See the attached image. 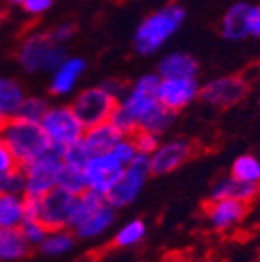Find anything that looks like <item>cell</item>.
<instances>
[{
  "label": "cell",
  "mask_w": 260,
  "mask_h": 262,
  "mask_svg": "<svg viewBox=\"0 0 260 262\" xmlns=\"http://www.w3.org/2000/svg\"><path fill=\"white\" fill-rule=\"evenodd\" d=\"M0 137L9 146L18 166L31 162L33 159H37L51 146V140L40 122H31V120L20 119L16 115L4 120L0 127Z\"/></svg>",
  "instance_id": "obj_1"
},
{
  "label": "cell",
  "mask_w": 260,
  "mask_h": 262,
  "mask_svg": "<svg viewBox=\"0 0 260 262\" xmlns=\"http://www.w3.org/2000/svg\"><path fill=\"white\" fill-rule=\"evenodd\" d=\"M184 9L180 6H167L140 24L135 35V49L140 55L155 53L184 22Z\"/></svg>",
  "instance_id": "obj_2"
},
{
  "label": "cell",
  "mask_w": 260,
  "mask_h": 262,
  "mask_svg": "<svg viewBox=\"0 0 260 262\" xmlns=\"http://www.w3.org/2000/svg\"><path fill=\"white\" fill-rule=\"evenodd\" d=\"M62 153H64V147L51 144L42 155L20 166L26 177L24 195L44 196L46 193L57 186V175L64 166Z\"/></svg>",
  "instance_id": "obj_3"
},
{
  "label": "cell",
  "mask_w": 260,
  "mask_h": 262,
  "mask_svg": "<svg viewBox=\"0 0 260 262\" xmlns=\"http://www.w3.org/2000/svg\"><path fill=\"white\" fill-rule=\"evenodd\" d=\"M151 175V157L144 153H137L135 159L124 169V175L120 177L117 184L113 186L106 195V201L111 208L120 209L133 204L137 196L140 195L147 177Z\"/></svg>",
  "instance_id": "obj_4"
},
{
  "label": "cell",
  "mask_w": 260,
  "mask_h": 262,
  "mask_svg": "<svg viewBox=\"0 0 260 262\" xmlns=\"http://www.w3.org/2000/svg\"><path fill=\"white\" fill-rule=\"evenodd\" d=\"M117 106H118L117 97L107 93L100 86V88H91V90L82 91L73 100V106L71 107H73L78 120L88 129L91 126H97V124L110 120Z\"/></svg>",
  "instance_id": "obj_5"
},
{
  "label": "cell",
  "mask_w": 260,
  "mask_h": 262,
  "mask_svg": "<svg viewBox=\"0 0 260 262\" xmlns=\"http://www.w3.org/2000/svg\"><path fill=\"white\" fill-rule=\"evenodd\" d=\"M124 169H126V164L120 162L113 151L93 155L84 166L88 189H93L106 196L124 175Z\"/></svg>",
  "instance_id": "obj_6"
},
{
  "label": "cell",
  "mask_w": 260,
  "mask_h": 262,
  "mask_svg": "<svg viewBox=\"0 0 260 262\" xmlns=\"http://www.w3.org/2000/svg\"><path fill=\"white\" fill-rule=\"evenodd\" d=\"M40 124L46 133H48L51 144H57V146L62 147L80 140L85 133L84 124L78 120L73 107L68 106L48 110V113L44 115Z\"/></svg>",
  "instance_id": "obj_7"
},
{
  "label": "cell",
  "mask_w": 260,
  "mask_h": 262,
  "mask_svg": "<svg viewBox=\"0 0 260 262\" xmlns=\"http://www.w3.org/2000/svg\"><path fill=\"white\" fill-rule=\"evenodd\" d=\"M249 91V84L244 77L231 75L216 80L207 82L202 90H199V97L202 102L215 107H229L242 102Z\"/></svg>",
  "instance_id": "obj_8"
},
{
  "label": "cell",
  "mask_w": 260,
  "mask_h": 262,
  "mask_svg": "<svg viewBox=\"0 0 260 262\" xmlns=\"http://www.w3.org/2000/svg\"><path fill=\"white\" fill-rule=\"evenodd\" d=\"M75 196L66 189L55 186L51 191H48L44 196H40V219L38 221L49 229H69L71 222V213H73Z\"/></svg>",
  "instance_id": "obj_9"
},
{
  "label": "cell",
  "mask_w": 260,
  "mask_h": 262,
  "mask_svg": "<svg viewBox=\"0 0 260 262\" xmlns=\"http://www.w3.org/2000/svg\"><path fill=\"white\" fill-rule=\"evenodd\" d=\"M197 95H199V84H197L195 77L162 78L155 91L157 100L171 111H179L186 107Z\"/></svg>",
  "instance_id": "obj_10"
},
{
  "label": "cell",
  "mask_w": 260,
  "mask_h": 262,
  "mask_svg": "<svg viewBox=\"0 0 260 262\" xmlns=\"http://www.w3.org/2000/svg\"><path fill=\"white\" fill-rule=\"evenodd\" d=\"M195 146L186 140H171V142L160 144L151 153V175H166L175 171L184 162L195 155Z\"/></svg>",
  "instance_id": "obj_11"
},
{
  "label": "cell",
  "mask_w": 260,
  "mask_h": 262,
  "mask_svg": "<svg viewBox=\"0 0 260 262\" xmlns=\"http://www.w3.org/2000/svg\"><path fill=\"white\" fill-rule=\"evenodd\" d=\"M204 215L215 229L228 231L244 221L248 204L235 199H209L204 204Z\"/></svg>",
  "instance_id": "obj_12"
},
{
  "label": "cell",
  "mask_w": 260,
  "mask_h": 262,
  "mask_svg": "<svg viewBox=\"0 0 260 262\" xmlns=\"http://www.w3.org/2000/svg\"><path fill=\"white\" fill-rule=\"evenodd\" d=\"M124 137L126 135L113 122L106 120V122H100L97 126L88 127L82 139H84L85 146H88L91 157H93V155H102V153L111 151Z\"/></svg>",
  "instance_id": "obj_13"
},
{
  "label": "cell",
  "mask_w": 260,
  "mask_h": 262,
  "mask_svg": "<svg viewBox=\"0 0 260 262\" xmlns=\"http://www.w3.org/2000/svg\"><path fill=\"white\" fill-rule=\"evenodd\" d=\"M55 42L51 40L49 33H37L26 38L22 44L20 51H18V62L22 64L26 71H37L44 68L46 55L49 53V49L53 48Z\"/></svg>",
  "instance_id": "obj_14"
},
{
  "label": "cell",
  "mask_w": 260,
  "mask_h": 262,
  "mask_svg": "<svg viewBox=\"0 0 260 262\" xmlns=\"http://www.w3.org/2000/svg\"><path fill=\"white\" fill-rule=\"evenodd\" d=\"M258 193L260 184H251V182H244V180H239L235 177H228V179L219 180L213 186L209 199H235V201L249 204L253 199L258 196Z\"/></svg>",
  "instance_id": "obj_15"
},
{
  "label": "cell",
  "mask_w": 260,
  "mask_h": 262,
  "mask_svg": "<svg viewBox=\"0 0 260 262\" xmlns=\"http://www.w3.org/2000/svg\"><path fill=\"white\" fill-rule=\"evenodd\" d=\"M31 246L20 228H0V262H16L29 255Z\"/></svg>",
  "instance_id": "obj_16"
},
{
  "label": "cell",
  "mask_w": 260,
  "mask_h": 262,
  "mask_svg": "<svg viewBox=\"0 0 260 262\" xmlns=\"http://www.w3.org/2000/svg\"><path fill=\"white\" fill-rule=\"evenodd\" d=\"M106 204H107L106 196L93 191V189H85L84 193L77 195L75 196V206H73V213H71L69 229L78 228L82 222H85L91 215H95L102 206H106Z\"/></svg>",
  "instance_id": "obj_17"
},
{
  "label": "cell",
  "mask_w": 260,
  "mask_h": 262,
  "mask_svg": "<svg viewBox=\"0 0 260 262\" xmlns=\"http://www.w3.org/2000/svg\"><path fill=\"white\" fill-rule=\"evenodd\" d=\"M199 71V62L186 53H173L162 58L159 64V73L162 78H182L195 77Z\"/></svg>",
  "instance_id": "obj_18"
},
{
  "label": "cell",
  "mask_w": 260,
  "mask_h": 262,
  "mask_svg": "<svg viewBox=\"0 0 260 262\" xmlns=\"http://www.w3.org/2000/svg\"><path fill=\"white\" fill-rule=\"evenodd\" d=\"M24 221V195L0 193V228H20Z\"/></svg>",
  "instance_id": "obj_19"
},
{
  "label": "cell",
  "mask_w": 260,
  "mask_h": 262,
  "mask_svg": "<svg viewBox=\"0 0 260 262\" xmlns=\"http://www.w3.org/2000/svg\"><path fill=\"white\" fill-rule=\"evenodd\" d=\"M248 11L249 6L240 2L235 4L224 16L222 20V35L229 40H239V38L248 37Z\"/></svg>",
  "instance_id": "obj_20"
},
{
  "label": "cell",
  "mask_w": 260,
  "mask_h": 262,
  "mask_svg": "<svg viewBox=\"0 0 260 262\" xmlns=\"http://www.w3.org/2000/svg\"><path fill=\"white\" fill-rule=\"evenodd\" d=\"M113 222H115V208L106 204L102 206L95 215H91L85 222H82L78 228H75L73 231L78 238H95L104 233L107 228H111Z\"/></svg>",
  "instance_id": "obj_21"
},
{
  "label": "cell",
  "mask_w": 260,
  "mask_h": 262,
  "mask_svg": "<svg viewBox=\"0 0 260 262\" xmlns=\"http://www.w3.org/2000/svg\"><path fill=\"white\" fill-rule=\"evenodd\" d=\"M85 70V62L82 58H71L66 60L64 64L57 70L53 82H51V93L53 95H64L68 93L73 84L77 82L78 75Z\"/></svg>",
  "instance_id": "obj_22"
},
{
  "label": "cell",
  "mask_w": 260,
  "mask_h": 262,
  "mask_svg": "<svg viewBox=\"0 0 260 262\" xmlns=\"http://www.w3.org/2000/svg\"><path fill=\"white\" fill-rule=\"evenodd\" d=\"M173 119H175V111L164 107L162 104L157 100V102L138 119V127L151 131L155 135H160V133H164V131L171 126Z\"/></svg>",
  "instance_id": "obj_23"
},
{
  "label": "cell",
  "mask_w": 260,
  "mask_h": 262,
  "mask_svg": "<svg viewBox=\"0 0 260 262\" xmlns=\"http://www.w3.org/2000/svg\"><path fill=\"white\" fill-rule=\"evenodd\" d=\"M75 237L77 235L71 233L69 229H57V231H49V235L44 238L38 248L44 255L49 257H57V255L68 253L75 244Z\"/></svg>",
  "instance_id": "obj_24"
},
{
  "label": "cell",
  "mask_w": 260,
  "mask_h": 262,
  "mask_svg": "<svg viewBox=\"0 0 260 262\" xmlns=\"http://www.w3.org/2000/svg\"><path fill=\"white\" fill-rule=\"evenodd\" d=\"M57 186L66 189V191H69L71 195H80V193H84L85 189H88L84 168L64 164L57 175Z\"/></svg>",
  "instance_id": "obj_25"
},
{
  "label": "cell",
  "mask_w": 260,
  "mask_h": 262,
  "mask_svg": "<svg viewBox=\"0 0 260 262\" xmlns=\"http://www.w3.org/2000/svg\"><path fill=\"white\" fill-rule=\"evenodd\" d=\"M24 100L22 88L13 80H0V111L6 117H13L18 110V106Z\"/></svg>",
  "instance_id": "obj_26"
},
{
  "label": "cell",
  "mask_w": 260,
  "mask_h": 262,
  "mask_svg": "<svg viewBox=\"0 0 260 262\" xmlns=\"http://www.w3.org/2000/svg\"><path fill=\"white\" fill-rule=\"evenodd\" d=\"M231 177L251 184H260V160L253 155H242L233 162Z\"/></svg>",
  "instance_id": "obj_27"
},
{
  "label": "cell",
  "mask_w": 260,
  "mask_h": 262,
  "mask_svg": "<svg viewBox=\"0 0 260 262\" xmlns=\"http://www.w3.org/2000/svg\"><path fill=\"white\" fill-rule=\"evenodd\" d=\"M144 237H146V224H144V221L137 219V221L127 222L124 228L118 229V233L113 238V246L131 248V246H137L138 242H142Z\"/></svg>",
  "instance_id": "obj_28"
},
{
  "label": "cell",
  "mask_w": 260,
  "mask_h": 262,
  "mask_svg": "<svg viewBox=\"0 0 260 262\" xmlns=\"http://www.w3.org/2000/svg\"><path fill=\"white\" fill-rule=\"evenodd\" d=\"M48 110H49V106L44 98L29 97L22 100V104L18 106L15 115L20 117V119L31 120V122H40V120L44 119V115L48 113Z\"/></svg>",
  "instance_id": "obj_29"
},
{
  "label": "cell",
  "mask_w": 260,
  "mask_h": 262,
  "mask_svg": "<svg viewBox=\"0 0 260 262\" xmlns=\"http://www.w3.org/2000/svg\"><path fill=\"white\" fill-rule=\"evenodd\" d=\"M91 159V153L85 146L84 139L77 140V142L69 144V146L64 147V153H62V160L64 164H69V166H78V168H84L85 162Z\"/></svg>",
  "instance_id": "obj_30"
},
{
  "label": "cell",
  "mask_w": 260,
  "mask_h": 262,
  "mask_svg": "<svg viewBox=\"0 0 260 262\" xmlns=\"http://www.w3.org/2000/svg\"><path fill=\"white\" fill-rule=\"evenodd\" d=\"M129 139L133 140L137 151L144 153V155H151V153L160 146L159 137L155 135V133H151V131L142 129V127H137V129L129 135Z\"/></svg>",
  "instance_id": "obj_31"
},
{
  "label": "cell",
  "mask_w": 260,
  "mask_h": 262,
  "mask_svg": "<svg viewBox=\"0 0 260 262\" xmlns=\"http://www.w3.org/2000/svg\"><path fill=\"white\" fill-rule=\"evenodd\" d=\"M24 184H26V177L22 168H16L13 171L0 175V191L2 193H18V195H24Z\"/></svg>",
  "instance_id": "obj_32"
},
{
  "label": "cell",
  "mask_w": 260,
  "mask_h": 262,
  "mask_svg": "<svg viewBox=\"0 0 260 262\" xmlns=\"http://www.w3.org/2000/svg\"><path fill=\"white\" fill-rule=\"evenodd\" d=\"M20 231L29 246H40L49 235V229L40 221H24L20 224Z\"/></svg>",
  "instance_id": "obj_33"
},
{
  "label": "cell",
  "mask_w": 260,
  "mask_h": 262,
  "mask_svg": "<svg viewBox=\"0 0 260 262\" xmlns=\"http://www.w3.org/2000/svg\"><path fill=\"white\" fill-rule=\"evenodd\" d=\"M110 122H113L115 126L122 131L126 137H129L131 133H133V131L138 127L137 119H135L133 115H131L129 111H127L126 107L122 106V104H118V106L115 107V111H113V115H111Z\"/></svg>",
  "instance_id": "obj_34"
},
{
  "label": "cell",
  "mask_w": 260,
  "mask_h": 262,
  "mask_svg": "<svg viewBox=\"0 0 260 262\" xmlns=\"http://www.w3.org/2000/svg\"><path fill=\"white\" fill-rule=\"evenodd\" d=\"M111 151L118 157V160H120V162L126 164V166L135 159V155L138 153L137 147H135V144H133V140H131L129 137H124V139L120 140V142H118L117 146L111 149Z\"/></svg>",
  "instance_id": "obj_35"
},
{
  "label": "cell",
  "mask_w": 260,
  "mask_h": 262,
  "mask_svg": "<svg viewBox=\"0 0 260 262\" xmlns=\"http://www.w3.org/2000/svg\"><path fill=\"white\" fill-rule=\"evenodd\" d=\"M20 168L18 162H16L15 155L11 153L9 146L6 144V140L0 137V175H4V173H9L13 169Z\"/></svg>",
  "instance_id": "obj_36"
},
{
  "label": "cell",
  "mask_w": 260,
  "mask_h": 262,
  "mask_svg": "<svg viewBox=\"0 0 260 262\" xmlns=\"http://www.w3.org/2000/svg\"><path fill=\"white\" fill-rule=\"evenodd\" d=\"M66 57H68V53H66L64 48H57V44L53 46V48L49 49V53L46 55V60H44V70H58L62 64L66 62Z\"/></svg>",
  "instance_id": "obj_37"
},
{
  "label": "cell",
  "mask_w": 260,
  "mask_h": 262,
  "mask_svg": "<svg viewBox=\"0 0 260 262\" xmlns=\"http://www.w3.org/2000/svg\"><path fill=\"white\" fill-rule=\"evenodd\" d=\"M75 31H77V26L75 24H62V26H58V28L51 29V31H49V37H51V40H53L55 44H60V42H66L73 37Z\"/></svg>",
  "instance_id": "obj_38"
},
{
  "label": "cell",
  "mask_w": 260,
  "mask_h": 262,
  "mask_svg": "<svg viewBox=\"0 0 260 262\" xmlns=\"http://www.w3.org/2000/svg\"><path fill=\"white\" fill-rule=\"evenodd\" d=\"M248 33L260 38V6H249L248 11Z\"/></svg>",
  "instance_id": "obj_39"
},
{
  "label": "cell",
  "mask_w": 260,
  "mask_h": 262,
  "mask_svg": "<svg viewBox=\"0 0 260 262\" xmlns=\"http://www.w3.org/2000/svg\"><path fill=\"white\" fill-rule=\"evenodd\" d=\"M159 82H160V78L157 77V75H146V77H142L137 84H135V90L155 95V91H157V88H159Z\"/></svg>",
  "instance_id": "obj_40"
},
{
  "label": "cell",
  "mask_w": 260,
  "mask_h": 262,
  "mask_svg": "<svg viewBox=\"0 0 260 262\" xmlns=\"http://www.w3.org/2000/svg\"><path fill=\"white\" fill-rule=\"evenodd\" d=\"M51 2H53V0H22V8L28 13L37 15V13H42L51 8Z\"/></svg>",
  "instance_id": "obj_41"
},
{
  "label": "cell",
  "mask_w": 260,
  "mask_h": 262,
  "mask_svg": "<svg viewBox=\"0 0 260 262\" xmlns=\"http://www.w3.org/2000/svg\"><path fill=\"white\" fill-rule=\"evenodd\" d=\"M102 88H104L107 93L113 95V97H120V95L126 91L127 82L120 80V78H110V80H106L104 84H102Z\"/></svg>",
  "instance_id": "obj_42"
},
{
  "label": "cell",
  "mask_w": 260,
  "mask_h": 262,
  "mask_svg": "<svg viewBox=\"0 0 260 262\" xmlns=\"http://www.w3.org/2000/svg\"><path fill=\"white\" fill-rule=\"evenodd\" d=\"M8 119V117H6L4 113H2V111H0V127H2V124H4V120Z\"/></svg>",
  "instance_id": "obj_43"
},
{
  "label": "cell",
  "mask_w": 260,
  "mask_h": 262,
  "mask_svg": "<svg viewBox=\"0 0 260 262\" xmlns=\"http://www.w3.org/2000/svg\"><path fill=\"white\" fill-rule=\"evenodd\" d=\"M0 80H2V78H0Z\"/></svg>",
  "instance_id": "obj_44"
},
{
  "label": "cell",
  "mask_w": 260,
  "mask_h": 262,
  "mask_svg": "<svg viewBox=\"0 0 260 262\" xmlns=\"http://www.w3.org/2000/svg\"><path fill=\"white\" fill-rule=\"evenodd\" d=\"M0 193H2V191H0Z\"/></svg>",
  "instance_id": "obj_45"
}]
</instances>
